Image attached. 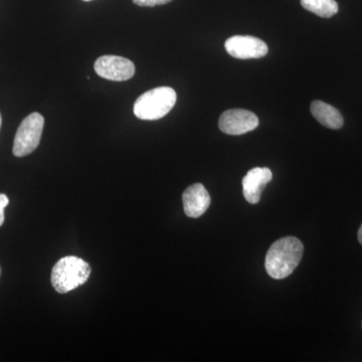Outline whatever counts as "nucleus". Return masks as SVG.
<instances>
[{"instance_id":"f257e3e1","label":"nucleus","mask_w":362,"mask_h":362,"mask_svg":"<svg viewBox=\"0 0 362 362\" xmlns=\"http://www.w3.org/2000/svg\"><path fill=\"white\" fill-rule=\"evenodd\" d=\"M303 252V244L297 238L285 237L276 240L267 252V273L277 280L287 278L299 265Z\"/></svg>"},{"instance_id":"f03ea898","label":"nucleus","mask_w":362,"mask_h":362,"mask_svg":"<svg viewBox=\"0 0 362 362\" xmlns=\"http://www.w3.org/2000/svg\"><path fill=\"white\" fill-rule=\"evenodd\" d=\"M90 275V267L84 259L68 256L59 259L52 271V285L57 292L66 294L85 284Z\"/></svg>"},{"instance_id":"7ed1b4c3","label":"nucleus","mask_w":362,"mask_h":362,"mask_svg":"<svg viewBox=\"0 0 362 362\" xmlns=\"http://www.w3.org/2000/svg\"><path fill=\"white\" fill-rule=\"evenodd\" d=\"M177 95L173 88L158 87L147 90L136 100L135 116L141 120H158L168 115L175 107Z\"/></svg>"},{"instance_id":"20e7f679","label":"nucleus","mask_w":362,"mask_h":362,"mask_svg":"<svg viewBox=\"0 0 362 362\" xmlns=\"http://www.w3.org/2000/svg\"><path fill=\"white\" fill-rule=\"evenodd\" d=\"M45 119L40 113H32L23 119L14 137L13 152L16 157L33 153L40 145Z\"/></svg>"},{"instance_id":"39448f33","label":"nucleus","mask_w":362,"mask_h":362,"mask_svg":"<svg viewBox=\"0 0 362 362\" xmlns=\"http://www.w3.org/2000/svg\"><path fill=\"white\" fill-rule=\"evenodd\" d=\"M94 69L100 77L114 82H124L135 75L134 63L118 56L100 57Z\"/></svg>"},{"instance_id":"423d86ee","label":"nucleus","mask_w":362,"mask_h":362,"mask_svg":"<svg viewBox=\"0 0 362 362\" xmlns=\"http://www.w3.org/2000/svg\"><path fill=\"white\" fill-rule=\"evenodd\" d=\"M259 118L252 112L244 109H232L221 114L218 127L228 135H243L256 129Z\"/></svg>"},{"instance_id":"0eeeda50","label":"nucleus","mask_w":362,"mask_h":362,"mask_svg":"<svg viewBox=\"0 0 362 362\" xmlns=\"http://www.w3.org/2000/svg\"><path fill=\"white\" fill-rule=\"evenodd\" d=\"M226 51L235 59H261L268 54L264 40L251 35H235L226 40Z\"/></svg>"},{"instance_id":"6e6552de","label":"nucleus","mask_w":362,"mask_h":362,"mask_svg":"<svg viewBox=\"0 0 362 362\" xmlns=\"http://www.w3.org/2000/svg\"><path fill=\"white\" fill-rule=\"evenodd\" d=\"M273 178V173L268 168L251 169L243 180V194L251 204H259L262 192Z\"/></svg>"},{"instance_id":"1a4fd4ad","label":"nucleus","mask_w":362,"mask_h":362,"mask_svg":"<svg viewBox=\"0 0 362 362\" xmlns=\"http://www.w3.org/2000/svg\"><path fill=\"white\" fill-rule=\"evenodd\" d=\"M183 209L189 218H199L211 206V195L202 183H194L185 190L182 195Z\"/></svg>"},{"instance_id":"9d476101","label":"nucleus","mask_w":362,"mask_h":362,"mask_svg":"<svg viewBox=\"0 0 362 362\" xmlns=\"http://www.w3.org/2000/svg\"><path fill=\"white\" fill-rule=\"evenodd\" d=\"M311 113L321 125L329 129H340L344 120L340 112L331 105L322 101H313L311 103Z\"/></svg>"},{"instance_id":"9b49d317","label":"nucleus","mask_w":362,"mask_h":362,"mask_svg":"<svg viewBox=\"0 0 362 362\" xmlns=\"http://www.w3.org/2000/svg\"><path fill=\"white\" fill-rule=\"evenodd\" d=\"M301 4L306 11L324 18L335 16L339 9L335 0H301Z\"/></svg>"},{"instance_id":"f8f14e48","label":"nucleus","mask_w":362,"mask_h":362,"mask_svg":"<svg viewBox=\"0 0 362 362\" xmlns=\"http://www.w3.org/2000/svg\"><path fill=\"white\" fill-rule=\"evenodd\" d=\"M171 1L173 0H133V4L143 7H153L163 6V4H168Z\"/></svg>"},{"instance_id":"ddd939ff","label":"nucleus","mask_w":362,"mask_h":362,"mask_svg":"<svg viewBox=\"0 0 362 362\" xmlns=\"http://www.w3.org/2000/svg\"><path fill=\"white\" fill-rule=\"evenodd\" d=\"M8 197L6 194H0V226L4 223V209L8 206Z\"/></svg>"},{"instance_id":"4468645a","label":"nucleus","mask_w":362,"mask_h":362,"mask_svg":"<svg viewBox=\"0 0 362 362\" xmlns=\"http://www.w3.org/2000/svg\"><path fill=\"white\" fill-rule=\"evenodd\" d=\"M357 237H358L359 243L362 245V223L361 228H359L358 235H357Z\"/></svg>"},{"instance_id":"2eb2a0df","label":"nucleus","mask_w":362,"mask_h":362,"mask_svg":"<svg viewBox=\"0 0 362 362\" xmlns=\"http://www.w3.org/2000/svg\"><path fill=\"white\" fill-rule=\"evenodd\" d=\"M1 122H2L1 115H0V128H1Z\"/></svg>"},{"instance_id":"dca6fc26","label":"nucleus","mask_w":362,"mask_h":362,"mask_svg":"<svg viewBox=\"0 0 362 362\" xmlns=\"http://www.w3.org/2000/svg\"><path fill=\"white\" fill-rule=\"evenodd\" d=\"M84 1H90V0H84Z\"/></svg>"},{"instance_id":"f3484780","label":"nucleus","mask_w":362,"mask_h":362,"mask_svg":"<svg viewBox=\"0 0 362 362\" xmlns=\"http://www.w3.org/2000/svg\"><path fill=\"white\" fill-rule=\"evenodd\" d=\"M0 273H1V272H0Z\"/></svg>"}]
</instances>
